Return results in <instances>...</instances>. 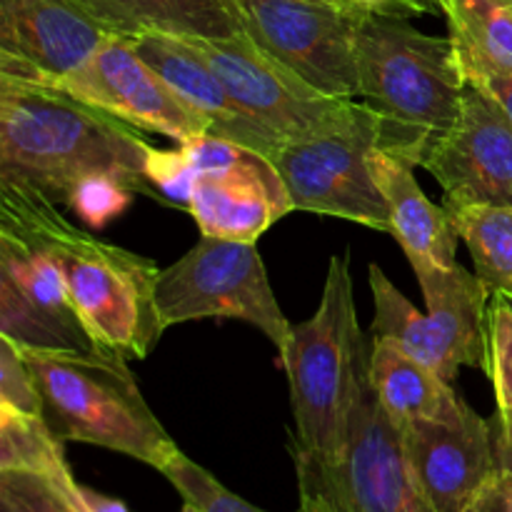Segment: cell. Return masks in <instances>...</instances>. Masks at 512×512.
I'll use <instances>...</instances> for the list:
<instances>
[{
	"label": "cell",
	"mask_w": 512,
	"mask_h": 512,
	"mask_svg": "<svg viewBox=\"0 0 512 512\" xmlns=\"http://www.w3.org/2000/svg\"><path fill=\"white\" fill-rule=\"evenodd\" d=\"M0 230L43 250L63 273L95 343L123 358H148L165 333L155 305L160 268L150 258L78 228L40 190L0 183Z\"/></svg>",
	"instance_id": "cell-1"
},
{
	"label": "cell",
	"mask_w": 512,
	"mask_h": 512,
	"mask_svg": "<svg viewBox=\"0 0 512 512\" xmlns=\"http://www.w3.org/2000/svg\"><path fill=\"white\" fill-rule=\"evenodd\" d=\"M150 148L128 123L65 90L0 75V183L28 185L60 205L90 173L120 175L138 193H153Z\"/></svg>",
	"instance_id": "cell-2"
},
{
	"label": "cell",
	"mask_w": 512,
	"mask_h": 512,
	"mask_svg": "<svg viewBox=\"0 0 512 512\" xmlns=\"http://www.w3.org/2000/svg\"><path fill=\"white\" fill-rule=\"evenodd\" d=\"M358 95L378 115V148L423 168L458 120L468 88L453 38L398 15L363 13L355 35Z\"/></svg>",
	"instance_id": "cell-3"
},
{
	"label": "cell",
	"mask_w": 512,
	"mask_h": 512,
	"mask_svg": "<svg viewBox=\"0 0 512 512\" xmlns=\"http://www.w3.org/2000/svg\"><path fill=\"white\" fill-rule=\"evenodd\" d=\"M368 360L370 343L358 323L350 255L338 253L328 263L318 310L290 328L280 350L295 420L290 450L325 463L343 458L355 390Z\"/></svg>",
	"instance_id": "cell-4"
},
{
	"label": "cell",
	"mask_w": 512,
	"mask_h": 512,
	"mask_svg": "<svg viewBox=\"0 0 512 512\" xmlns=\"http://www.w3.org/2000/svg\"><path fill=\"white\" fill-rule=\"evenodd\" d=\"M23 358L38 385L45 425L58 440L98 445L160 473L180 455L120 353L23 350Z\"/></svg>",
	"instance_id": "cell-5"
},
{
	"label": "cell",
	"mask_w": 512,
	"mask_h": 512,
	"mask_svg": "<svg viewBox=\"0 0 512 512\" xmlns=\"http://www.w3.org/2000/svg\"><path fill=\"white\" fill-rule=\"evenodd\" d=\"M368 273L375 303L373 338L393 340L450 383L463 365L485 370L493 293L478 275L458 263L415 270L428 308L420 313L378 263Z\"/></svg>",
	"instance_id": "cell-6"
},
{
	"label": "cell",
	"mask_w": 512,
	"mask_h": 512,
	"mask_svg": "<svg viewBox=\"0 0 512 512\" xmlns=\"http://www.w3.org/2000/svg\"><path fill=\"white\" fill-rule=\"evenodd\" d=\"M293 460L303 512H430L415 493L400 428L375 398L368 368L355 390L343 458L325 463L293 450Z\"/></svg>",
	"instance_id": "cell-7"
},
{
	"label": "cell",
	"mask_w": 512,
	"mask_h": 512,
	"mask_svg": "<svg viewBox=\"0 0 512 512\" xmlns=\"http://www.w3.org/2000/svg\"><path fill=\"white\" fill-rule=\"evenodd\" d=\"M155 305L165 330L205 318H233L255 325L270 343L285 348L293 325L285 318L255 243L200 235L173 265L160 270Z\"/></svg>",
	"instance_id": "cell-8"
},
{
	"label": "cell",
	"mask_w": 512,
	"mask_h": 512,
	"mask_svg": "<svg viewBox=\"0 0 512 512\" xmlns=\"http://www.w3.org/2000/svg\"><path fill=\"white\" fill-rule=\"evenodd\" d=\"M208 60L235 100L283 143L353 128L368 105L333 98L260 48L248 33L228 38H183Z\"/></svg>",
	"instance_id": "cell-9"
},
{
	"label": "cell",
	"mask_w": 512,
	"mask_h": 512,
	"mask_svg": "<svg viewBox=\"0 0 512 512\" xmlns=\"http://www.w3.org/2000/svg\"><path fill=\"white\" fill-rule=\"evenodd\" d=\"M378 130V115L368 108L353 128L280 145L270 160L285 180L293 208L390 233L388 203L368 163L378 148Z\"/></svg>",
	"instance_id": "cell-10"
},
{
	"label": "cell",
	"mask_w": 512,
	"mask_h": 512,
	"mask_svg": "<svg viewBox=\"0 0 512 512\" xmlns=\"http://www.w3.org/2000/svg\"><path fill=\"white\" fill-rule=\"evenodd\" d=\"M240 30L333 98L355 100L360 10L323 0H225Z\"/></svg>",
	"instance_id": "cell-11"
},
{
	"label": "cell",
	"mask_w": 512,
	"mask_h": 512,
	"mask_svg": "<svg viewBox=\"0 0 512 512\" xmlns=\"http://www.w3.org/2000/svg\"><path fill=\"white\" fill-rule=\"evenodd\" d=\"M53 88L123 120L130 128L165 135L178 143L210 135L208 120L190 110L158 70L135 50L130 35H110L75 73Z\"/></svg>",
	"instance_id": "cell-12"
},
{
	"label": "cell",
	"mask_w": 512,
	"mask_h": 512,
	"mask_svg": "<svg viewBox=\"0 0 512 512\" xmlns=\"http://www.w3.org/2000/svg\"><path fill=\"white\" fill-rule=\"evenodd\" d=\"M0 335L23 350H105L75 310L58 265L10 230H0Z\"/></svg>",
	"instance_id": "cell-13"
},
{
	"label": "cell",
	"mask_w": 512,
	"mask_h": 512,
	"mask_svg": "<svg viewBox=\"0 0 512 512\" xmlns=\"http://www.w3.org/2000/svg\"><path fill=\"white\" fill-rule=\"evenodd\" d=\"M423 168L443 188L448 210L512 208V120L485 90L468 83L458 120Z\"/></svg>",
	"instance_id": "cell-14"
},
{
	"label": "cell",
	"mask_w": 512,
	"mask_h": 512,
	"mask_svg": "<svg viewBox=\"0 0 512 512\" xmlns=\"http://www.w3.org/2000/svg\"><path fill=\"white\" fill-rule=\"evenodd\" d=\"M118 35L75 0H0V75L53 85Z\"/></svg>",
	"instance_id": "cell-15"
},
{
	"label": "cell",
	"mask_w": 512,
	"mask_h": 512,
	"mask_svg": "<svg viewBox=\"0 0 512 512\" xmlns=\"http://www.w3.org/2000/svg\"><path fill=\"white\" fill-rule=\"evenodd\" d=\"M415 493L430 512H463L500 468L490 420L470 413L458 423L413 420L400 428Z\"/></svg>",
	"instance_id": "cell-16"
},
{
	"label": "cell",
	"mask_w": 512,
	"mask_h": 512,
	"mask_svg": "<svg viewBox=\"0 0 512 512\" xmlns=\"http://www.w3.org/2000/svg\"><path fill=\"white\" fill-rule=\"evenodd\" d=\"M293 210L273 160L250 148H240L220 168L195 175L188 203L200 235L238 243H258L265 230Z\"/></svg>",
	"instance_id": "cell-17"
},
{
	"label": "cell",
	"mask_w": 512,
	"mask_h": 512,
	"mask_svg": "<svg viewBox=\"0 0 512 512\" xmlns=\"http://www.w3.org/2000/svg\"><path fill=\"white\" fill-rule=\"evenodd\" d=\"M130 40L145 63L153 65L160 78L175 90V95L200 118L208 120L210 135L233 140L268 158L278 153L283 140L230 95L208 60L188 40L165 33H138L130 35Z\"/></svg>",
	"instance_id": "cell-18"
},
{
	"label": "cell",
	"mask_w": 512,
	"mask_h": 512,
	"mask_svg": "<svg viewBox=\"0 0 512 512\" xmlns=\"http://www.w3.org/2000/svg\"><path fill=\"white\" fill-rule=\"evenodd\" d=\"M370 173L388 203L390 235L408 255L413 270L453 268L458 260V228L450 210L435 205L415 180L408 160L375 148L368 158Z\"/></svg>",
	"instance_id": "cell-19"
},
{
	"label": "cell",
	"mask_w": 512,
	"mask_h": 512,
	"mask_svg": "<svg viewBox=\"0 0 512 512\" xmlns=\"http://www.w3.org/2000/svg\"><path fill=\"white\" fill-rule=\"evenodd\" d=\"M368 375L375 398L398 428L413 420L458 423L473 413V408L450 388V380L405 353L393 340H370Z\"/></svg>",
	"instance_id": "cell-20"
},
{
	"label": "cell",
	"mask_w": 512,
	"mask_h": 512,
	"mask_svg": "<svg viewBox=\"0 0 512 512\" xmlns=\"http://www.w3.org/2000/svg\"><path fill=\"white\" fill-rule=\"evenodd\" d=\"M103 23L118 35L228 38L240 25L225 0H100Z\"/></svg>",
	"instance_id": "cell-21"
},
{
	"label": "cell",
	"mask_w": 512,
	"mask_h": 512,
	"mask_svg": "<svg viewBox=\"0 0 512 512\" xmlns=\"http://www.w3.org/2000/svg\"><path fill=\"white\" fill-rule=\"evenodd\" d=\"M443 15L465 78L512 73V0H450Z\"/></svg>",
	"instance_id": "cell-22"
},
{
	"label": "cell",
	"mask_w": 512,
	"mask_h": 512,
	"mask_svg": "<svg viewBox=\"0 0 512 512\" xmlns=\"http://www.w3.org/2000/svg\"><path fill=\"white\" fill-rule=\"evenodd\" d=\"M0 470L43 475L75 508L83 510V485L73 478L63 455V440L55 438L43 415L18 413L0 405Z\"/></svg>",
	"instance_id": "cell-23"
},
{
	"label": "cell",
	"mask_w": 512,
	"mask_h": 512,
	"mask_svg": "<svg viewBox=\"0 0 512 512\" xmlns=\"http://www.w3.org/2000/svg\"><path fill=\"white\" fill-rule=\"evenodd\" d=\"M475 275L493 295L512 298V208L473 205L450 210Z\"/></svg>",
	"instance_id": "cell-24"
},
{
	"label": "cell",
	"mask_w": 512,
	"mask_h": 512,
	"mask_svg": "<svg viewBox=\"0 0 512 512\" xmlns=\"http://www.w3.org/2000/svg\"><path fill=\"white\" fill-rule=\"evenodd\" d=\"M495 390V418L490 420L498 458L512 455V308L503 295H493L488 310V363Z\"/></svg>",
	"instance_id": "cell-25"
},
{
	"label": "cell",
	"mask_w": 512,
	"mask_h": 512,
	"mask_svg": "<svg viewBox=\"0 0 512 512\" xmlns=\"http://www.w3.org/2000/svg\"><path fill=\"white\" fill-rule=\"evenodd\" d=\"M135 193H138V188L120 175L90 173L70 185L65 205L85 225L100 230L128 210Z\"/></svg>",
	"instance_id": "cell-26"
},
{
	"label": "cell",
	"mask_w": 512,
	"mask_h": 512,
	"mask_svg": "<svg viewBox=\"0 0 512 512\" xmlns=\"http://www.w3.org/2000/svg\"><path fill=\"white\" fill-rule=\"evenodd\" d=\"M163 475L183 495L185 503L195 505L200 512H265L240 498V495H235L233 490L225 488L215 475L200 468L198 463H193L185 453H180L173 463L165 465Z\"/></svg>",
	"instance_id": "cell-27"
},
{
	"label": "cell",
	"mask_w": 512,
	"mask_h": 512,
	"mask_svg": "<svg viewBox=\"0 0 512 512\" xmlns=\"http://www.w3.org/2000/svg\"><path fill=\"white\" fill-rule=\"evenodd\" d=\"M0 512H83L48 478L25 470H0Z\"/></svg>",
	"instance_id": "cell-28"
},
{
	"label": "cell",
	"mask_w": 512,
	"mask_h": 512,
	"mask_svg": "<svg viewBox=\"0 0 512 512\" xmlns=\"http://www.w3.org/2000/svg\"><path fill=\"white\" fill-rule=\"evenodd\" d=\"M0 405L18 413L43 415L38 385L25 363L23 350L3 335H0Z\"/></svg>",
	"instance_id": "cell-29"
},
{
	"label": "cell",
	"mask_w": 512,
	"mask_h": 512,
	"mask_svg": "<svg viewBox=\"0 0 512 512\" xmlns=\"http://www.w3.org/2000/svg\"><path fill=\"white\" fill-rule=\"evenodd\" d=\"M145 180L153 188V195L168 200L170 205L188 210L190 193H193L195 170L188 163L183 150H158L150 148L145 160Z\"/></svg>",
	"instance_id": "cell-30"
},
{
	"label": "cell",
	"mask_w": 512,
	"mask_h": 512,
	"mask_svg": "<svg viewBox=\"0 0 512 512\" xmlns=\"http://www.w3.org/2000/svg\"><path fill=\"white\" fill-rule=\"evenodd\" d=\"M463 512H512V468L500 465L478 493L470 498Z\"/></svg>",
	"instance_id": "cell-31"
},
{
	"label": "cell",
	"mask_w": 512,
	"mask_h": 512,
	"mask_svg": "<svg viewBox=\"0 0 512 512\" xmlns=\"http://www.w3.org/2000/svg\"><path fill=\"white\" fill-rule=\"evenodd\" d=\"M468 83L478 85L503 108V113L512 120V73H480L470 75Z\"/></svg>",
	"instance_id": "cell-32"
},
{
	"label": "cell",
	"mask_w": 512,
	"mask_h": 512,
	"mask_svg": "<svg viewBox=\"0 0 512 512\" xmlns=\"http://www.w3.org/2000/svg\"><path fill=\"white\" fill-rule=\"evenodd\" d=\"M83 512H128V508L120 500L95 493L83 485Z\"/></svg>",
	"instance_id": "cell-33"
},
{
	"label": "cell",
	"mask_w": 512,
	"mask_h": 512,
	"mask_svg": "<svg viewBox=\"0 0 512 512\" xmlns=\"http://www.w3.org/2000/svg\"><path fill=\"white\" fill-rule=\"evenodd\" d=\"M75 3H80L85 10H90L95 18L103 20V3H100V0H75Z\"/></svg>",
	"instance_id": "cell-34"
},
{
	"label": "cell",
	"mask_w": 512,
	"mask_h": 512,
	"mask_svg": "<svg viewBox=\"0 0 512 512\" xmlns=\"http://www.w3.org/2000/svg\"><path fill=\"white\" fill-rule=\"evenodd\" d=\"M498 465H505V468H512V455H503V458H498Z\"/></svg>",
	"instance_id": "cell-35"
},
{
	"label": "cell",
	"mask_w": 512,
	"mask_h": 512,
	"mask_svg": "<svg viewBox=\"0 0 512 512\" xmlns=\"http://www.w3.org/2000/svg\"><path fill=\"white\" fill-rule=\"evenodd\" d=\"M448 3H450V0H435V5H438V8H440V13H445Z\"/></svg>",
	"instance_id": "cell-36"
},
{
	"label": "cell",
	"mask_w": 512,
	"mask_h": 512,
	"mask_svg": "<svg viewBox=\"0 0 512 512\" xmlns=\"http://www.w3.org/2000/svg\"><path fill=\"white\" fill-rule=\"evenodd\" d=\"M180 512H200V510H198V508H195V505L185 503V505H183V510H180Z\"/></svg>",
	"instance_id": "cell-37"
},
{
	"label": "cell",
	"mask_w": 512,
	"mask_h": 512,
	"mask_svg": "<svg viewBox=\"0 0 512 512\" xmlns=\"http://www.w3.org/2000/svg\"><path fill=\"white\" fill-rule=\"evenodd\" d=\"M323 3H340V5H348L345 0H323Z\"/></svg>",
	"instance_id": "cell-38"
},
{
	"label": "cell",
	"mask_w": 512,
	"mask_h": 512,
	"mask_svg": "<svg viewBox=\"0 0 512 512\" xmlns=\"http://www.w3.org/2000/svg\"><path fill=\"white\" fill-rule=\"evenodd\" d=\"M505 300H508V303H510V308H512V298H505Z\"/></svg>",
	"instance_id": "cell-39"
},
{
	"label": "cell",
	"mask_w": 512,
	"mask_h": 512,
	"mask_svg": "<svg viewBox=\"0 0 512 512\" xmlns=\"http://www.w3.org/2000/svg\"><path fill=\"white\" fill-rule=\"evenodd\" d=\"M438 10H440V8H438Z\"/></svg>",
	"instance_id": "cell-40"
}]
</instances>
